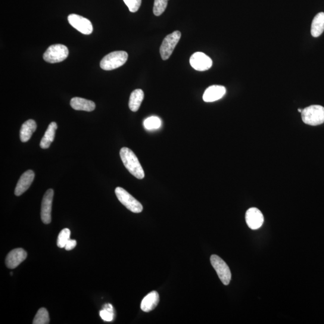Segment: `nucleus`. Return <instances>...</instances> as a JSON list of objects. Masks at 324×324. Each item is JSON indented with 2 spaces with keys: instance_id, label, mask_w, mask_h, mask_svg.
Here are the masks:
<instances>
[{
  "instance_id": "f257e3e1",
  "label": "nucleus",
  "mask_w": 324,
  "mask_h": 324,
  "mask_svg": "<svg viewBox=\"0 0 324 324\" xmlns=\"http://www.w3.org/2000/svg\"><path fill=\"white\" fill-rule=\"evenodd\" d=\"M120 155L124 166L132 175L139 180L144 178V170L138 157L130 149L127 147L121 148Z\"/></svg>"
},
{
  "instance_id": "f03ea898",
  "label": "nucleus",
  "mask_w": 324,
  "mask_h": 324,
  "mask_svg": "<svg viewBox=\"0 0 324 324\" xmlns=\"http://www.w3.org/2000/svg\"><path fill=\"white\" fill-rule=\"evenodd\" d=\"M301 118L308 125H320L324 123V108L320 105L310 106L302 111Z\"/></svg>"
},
{
  "instance_id": "7ed1b4c3",
  "label": "nucleus",
  "mask_w": 324,
  "mask_h": 324,
  "mask_svg": "<svg viewBox=\"0 0 324 324\" xmlns=\"http://www.w3.org/2000/svg\"><path fill=\"white\" fill-rule=\"evenodd\" d=\"M128 54L125 51H114L105 56L101 61V67L104 70H114L126 63Z\"/></svg>"
},
{
  "instance_id": "20e7f679",
  "label": "nucleus",
  "mask_w": 324,
  "mask_h": 324,
  "mask_svg": "<svg viewBox=\"0 0 324 324\" xmlns=\"http://www.w3.org/2000/svg\"><path fill=\"white\" fill-rule=\"evenodd\" d=\"M115 195L121 204L127 209L135 213H139L143 210L142 205L140 202L127 192L125 189L120 187L115 189Z\"/></svg>"
},
{
  "instance_id": "39448f33",
  "label": "nucleus",
  "mask_w": 324,
  "mask_h": 324,
  "mask_svg": "<svg viewBox=\"0 0 324 324\" xmlns=\"http://www.w3.org/2000/svg\"><path fill=\"white\" fill-rule=\"evenodd\" d=\"M68 55V49L63 45L50 46L43 54V59L49 63H57L65 60Z\"/></svg>"
},
{
  "instance_id": "423d86ee",
  "label": "nucleus",
  "mask_w": 324,
  "mask_h": 324,
  "mask_svg": "<svg viewBox=\"0 0 324 324\" xmlns=\"http://www.w3.org/2000/svg\"><path fill=\"white\" fill-rule=\"evenodd\" d=\"M181 36L182 34L179 31H175L165 37L160 48L161 57L164 60H167L172 55L174 49L180 41Z\"/></svg>"
},
{
  "instance_id": "0eeeda50",
  "label": "nucleus",
  "mask_w": 324,
  "mask_h": 324,
  "mask_svg": "<svg viewBox=\"0 0 324 324\" xmlns=\"http://www.w3.org/2000/svg\"><path fill=\"white\" fill-rule=\"evenodd\" d=\"M210 261L221 281L224 285H228L231 280V273L225 262L216 255H212Z\"/></svg>"
},
{
  "instance_id": "6e6552de",
  "label": "nucleus",
  "mask_w": 324,
  "mask_h": 324,
  "mask_svg": "<svg viewBox=\"0 0 324 324\" xmlns=\"http://www.w3.org/2000/svg\"><path fill=\"white\" fill-rule=\"evenodd\" d=\"M68 23L78 32L89 35L93 30V25L88 19L76 14H71L68 17Z\"/></svg>"
},
{
  "instance_id": "1a4fd4ad",
  "label": "nucleus",
  "mask_w": 324,
  "mask_h": 324,
  "mask_svg": "<svg viewBox=\"0 0 324 324\" xmlns=\"http://www.w3.org/2000/svg\"><path fill=\"white\" fill-rule=\"evenodd\" d=\"M190 64L196 70L203 71L210 69L213 61L204 53L198 52L191 56Z\"/></svg>"
},
{
  "instance_id": "9d476101",
  "label": "nucleus",
  "mask_w": 324,
  "mask_h": 324,
  "mask_svg": "<svg viewBox=\"0 0 324 324\" xmlns=\"http://www.w3.org/2000/svg\"><path fill=\"white\" fill-rule=\"evenodd\" d=\"M53 197H54V191L51 189H48L43 196L41 207V219L45 224H49L51 222Z\"/></svg>"
},
{
  "instance_id": "9b49d317",
  "label": "nucleus",
  "mask_w": 324,
  "mask_h": 324,
  "mask_svg": "<svg viewBox=\"0 0 324 324\" xmlns=\"http://www.w3.org/2000/svg\"><path fill=\"white\" fill-rule=\"evenodd\" d=\"M27 254L23 249L18 248L12 250L6 258V265L9 269H14L26 259Z\"/></svg>"
},
{
  "instance_id": "f8f14e48",
  "label": "nucleus",
  "mask_w": 324,
  "mask_h": 324,
  "mask_svg": "<svg viewBox=\"0 0 324 324\" xmlns=\"http://www.w3.org/2000/svg\"><path fill=\"white\" fill-rule=\"evenodd\" d=\"M264 218L263 213L257 208H251L246 214V221L251 229L260 228L264 223Z\"/></svg>"
},
{
  "instance_id": "ddd939ff",
  "label": "nucleus",
  "mask_w": 324,
  "mask_h": 324,
  "mask_svg": "<svg viewBox=\"0 0 324 324\" xmlns=\"http://www.w3.org/2000/svg\"><path fill=\"white\" fill-rule=\"evenodd\" d=\"M34 177H35V174L32 170H28L25 172L18 181L15 190V195L21 196L26 192L32 185Z\"/></svg>"
},
{
  "instance_id": "4468645a",
  "label": "nucleus",
  "mask_w": 324,
  "mask_h": 324,
  "mask_svg": "<svg viewBox=\"0 0 324 324\" xmlns=\"http://www.w3.org/2000/svg\"><path fill=\"white\" fill-rule=\"evenodd\" d=\"M226 90L222 86H212L205 90L203 100L205 102H213L222 99L225 96Z\"/></svg>"
},
{
  "instance_id": "2eb2a0df",
  "label": "nucleus",
  "mask_w": 324,
  "mask_h": 324,
  "mask_svg": "<svg viewBox=\"0 0 324 324\" xmlns=\"http://www.w3.org/2000/svg\"><path fill=\"white\" fill-rule=\"evenodd\" d=\"M159 303V295L156 291H152L143 299L141 308L145 312H149L154 310Z\"/></svg>"
},
{
  "instance_id": "dca6fc26",
  "label": "nucleus",
  "mask_w": 324,
  "mask_h": 324,
  "mask_svg": "<svg viewBox=\"0 0 324 324\" xmlns=\"http://www.w3.org/2000/svg\"><path fill=\"white\" fill-rule=\"evenodd\" d=\"M71 108L76 111L92 112L96 108L95 102L80 98H73L70 101Z\"/></svg>"
},
{
  "instance_id": "f3484780",
  "label": "nucleus",
  "mask_w": 324,
  "mask_h": 324,
  "mask_svg": "<svg viewBox=\"0 0 324 324\" xmlns=\"http://www.w3.org/2000/svg\"><path fill=\"white\" fill-rule=\"evenodd\" d=\"M36 129L37 124L35 121L31 119L26 121L20 130L21 141L23 142L29 141Z\"/></svg>"
},
{
  "instance_id": "a211bd4d",
  "label": "nucleus",
  "mask_w": 324,
  "mask_h": 324,
  "mask_svg": "<svg viewBox=\"0 0 324 324\" xmlns=\"http://www.w3.org/2000/svg\"><path fill=\"white\" fill-rule=\"evenodd\" d=\"M57 124L55 122H52L49 124L45 135L43 136L41 142H40V147L43 149H47L49 147L51 143L54 141L55 131L57 130Z\"/></svg>"
},
{
  "instance_id": "6ab92c4d",
  "label": "nucleus",
  "mask_w": 324,
  "mask_h": 324,
  "mask_svg": "<svg viewBox=\"0 0 324 324\" xmlns=\"http://www.w3.org/2000/svg\"><path fill=\"white\" fill-rule=\"evenodd\" d=\"M324 31V13L320 12L314 17L311 26V34L314 37L321 35Z\"/></svg>"
},
{
  "instance_id": "aec40b11",
  "label": "nucleus",
  "mask_w": 324,
  "mask_h": 324,
  "mask_svg": "<svg viewBox=\"0 0 324 324\" xmlns=\"http://www.w3.org/2000/svg\"><path fill=\"white\" fill-rule=\"evenodd\" d=\"M144 93L141 89H136L131 93L129 107L130 110L133 112H136L139 110L140 107L144 100Z\"/></svg>"
},
{
  "instance_id": "412c9836",
  "label": "nucleus",
  "mask_w": 324,
  "mask_h": 324,
  "mask_svg": "<svg viewBox=\"0 0 324 324\" xmlns=\"http://www.w3.org/2000/svg\"><path fill=\"white\" fill-rule=\"evenodd\" d=\"M49 316L45 308H40L34 317L33 324H48L49 323Z\"/></svg>"
},
{
  "instance_id": "4be33fe9",
  "label": "nucleus",
  "mask_w": 324,
  "mask_h": 324,
  "mask_svg": "<svg viewBox=\"0 0 324 324\" xmlns=\"http://www.w3.org/2000/svg\"><path fill=\"white\" fill-rule=\"evenodd\" d=\"M161 122L159 118L157 117H150L145 120L144 126L146 129L155 130L160 128Z\"/></svg>"
},
{
  "instance_id": "5701e85b",
  "label": "nucleus",
  "mask_w": 324,
  "mask_h": 324,
  "mask_svg": "<svg viewBox=\"0 0 324 324\" xmlns=\"http://www.w3.org/2000/svg\"><path fill=\"white\" fill-rule=\"evenodd\" d=\"M70 230L65 228L61 230L57 239V246L60 248H64L65 245L70 239Z\"/></svg>"
},
{
  "instance_id": "b1692460",
  "label": "nucleus",
  "mask_w": 324,
  "mask_h": 324,
  "mask_svg": "<svg viewBox=\"0 0 324 324\" xmlns=\"http://www.w3.org/2000/svg\"><path fill=\"white\" fill-rule=\"evenodd\" d=\"M169 0H154L153 13L158 17L164 13L167 8Z\"/></svg>"
},
{
  "instance_id": "393cba45",
  "label": "nucleus",
  "mask_w": 324,
  "mask_h": 324,
  "mask_svg": "<svg viewBox=\"0 0 324 324\" xmlns=\"http://www.w3.org/2000/svg\"><path fill=\"white\" fill-rule=\"evenodd\" d=\"M128 7L130 12L135 13L138 11L141 5L142 0H123Z\"/></svg>"
},
{
  "instance_id": "a878e982",
  "label": "nucleus",
  "mask_w": 324,
  "mask_h": 324,
  "mask_svg": "<svg viewBox=\"0 0 324 324\" xmlns=\"http://www.w3.org/2000/svg\"><path fill=\"white\" fill-rule=\"evenodd\" d=\"M100 316L105 321H113L114 319V310H109L103 308V310L100 311Z\"/></svg>"
},
{
  "instance_id": "bb28decb",
  "label": "nucleus",
  "mask_w": 324,
  "mask_h": 324,
  "mask_svg": "<svg viewBox=\"0 0 324 324\" xmlns=\"http://www.w3.org/2000/svg\"><path fill=\"white\" fill-rule=\"evenodd\" d=\"M76 243L75 239H70L66 243V245H65L64 249L67 251L72 250V249L76 247Z\"/></svg>"
},
{
  "instance_id": "cd10ccee",
  "label": "nucleus",
  "mask_w": 324,
  "mask_h": 324,
  "mask_svg": "<svg viewBox=\"0 0 324 324\" xmlns=\"http://www.w3.org/2000/svg\"><path fill=\"white\" fill-rule=\"evenodd\" d=\"M298 112H300V113H301V112H302V111H303V110H301V109H298Z\"/></svg>"
}]
</instances>
